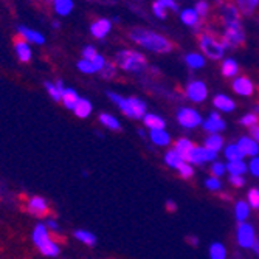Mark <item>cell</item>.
<instances>
[{"label": "cell", "instance_id": "21", "mask_svg": "<svg viewBox=\"0 0 259 259\" xmlns=\"http://www.w3.org/2000/svg\"><path fill=\"white\" fill-rule=\"evenodd\" d=\"M180 20L188 27H197L199 25V14L194 8H185L180 13Z\"/></svg>", "mask_w": 259, "mask_h": 259}, {"label": "cell", "instance_id": "12", "mask_svg": "<svg viewBox=\"0 0 259 259\" xmlns=\"http://www.w3.org/2000/svg\"><path fill=\"white\" fill-rule=\"evenodd\" d=\"M202 126H203V131L208 132L209 135L211 134H219V132H222L225 129V121L221 118V115L218 112H211Z\"/></svg>", "mask_w": 259, "mask_h": 259}, {"label": "cell", "instance_id": "58", "mask_svg": "<svg viewBox=\"0 0 259 259\" xmlns=\"http://www.w3.org/2000/svg\"><path fill=\"white\" fill-rule=\"evenodd\" d=\"M59 27H61L59 22H53V28H59Z\"/></svg>", "mask_w": 259, "mask_h": 259}, {"label": "cell", "instance_id": "6", "mask_svg": "<svg viewBox=\"0 0 259 259\" xmlns=\"http://www.w3.org/2000/svg\"><path fill=\"white\" fill-rule=\"evenodd\" d=\"M244 40H245V34H244L241 23L239 22L227 23L224 39H222V44H224L225 49H234V47L241 45Z\"/></svg>", "mask_w": 259, "mask_h": 259}, {"label": "cell", "instance_id": "52", "mask_svg": "<svg viewBox=\"0 0 259 259\" xmlns=\"http://www.w3.org/2000/svg\"><path fill=\"white\" fill-rule=\"evenodd\" d=\"M250 134H251V138L256 141V143H259V126L257 124L250 127Z\"/></svg>", "mask_w": 259, "mask_h": 259}, {"label": "cell", "instance_id": "48", "mask_svg": "<svg viewBox=\"0 0 259 259\" xmlns=\"http://www.w3.org/2000/svg\"><path fill=\"white\" fill-rule=\"evenodd\" d=\"M208 8H209V5H208L206 2H203V0H200V2H197V4H196V7H194V10L197 11L199 17H203V16H206V13H208Z\"/></svg>", "mask_w": 259, "mask_h": 259}, {"label": "cell", "instance_id": "41", "mask_svg": "<svg viewBox=\"0 0 259 259\" xmlns=\"http://www.w3.org/2000/svg\"><path fill=\"white\" fill-rule=\"evenodd\" d=\"M205 186L208 188L209 191H219L221 188H222V182H221V179L211 176V177H208L205 180Z\"/></svg>", "mask_w": 259, "mask_h": 259}, {"label": "cell", "instance_id": "27", "mask_svg": "<svg viewBox=\"0 0 259 259\" xmlns=\"http://www.w3.org/2000/svg\"><path fill=\"white\" fill-rule=\"evenodd\" d=\"M205 56L200 55V53H188L185 56V62L190 68H194V70H199L205 65Z\"/></svg>", "mask_w": 259, "mask_h": 259}, {"label": "cell", "instance_id": "28", "mask_svg": "<svg viewBox=\"0 0 259 259\" xmlns=\"http://www.w3.org/2000/svg\"><path fill=\"white\" fill-rule=\"evenodd\" d=\"M193 148H194V145H193L191 140H188V138H179L176 141V148L174 149L183 157V160H186L188 154L193 151Z\"/></svg>", "mask_w": 259, "mask_h": 259}, {"label": "cell", "instance_id": "36", "mask_svg": "<svg viewBox=\"0 0 259 259\" xmlns=\"http://www.w3.org/2000/svg\"><path fill=\"white\" fill-rule=\"evenodd\" d=\"M28 208L34 214H44L47 211V202L42 197H33L28 203Z\"/></svg>", "mask_w": 259, "mask_h": 259}, {"label": "cell", "instance_id": "18", "mask_svg": "<svg viewBox=\"0 0 259 259\" xmlns=\"http://www.w3.org/2000/svg\"><path fill=\"white\" fill-rule=\"evenodd\" d=\"M19 33H20V36H22L23 39H25L27 42L37 44V45H40V44L45 42V37H44L39 31L30 30V28H27V27H19Z\"/></svg>", "mask_w": 259, "mask_h": 259}, {"label": "cell", "instance_id": "1", "mask_svg": "<svg viewBox=\"0 0 259 259\" xmlns=\"http://www.w3.org/2000/svg\"><path fill=\"white\" fill-rule=\"evenodd\" d=\"M131 39L135 44L145 47L146 50L154 53H169L172 50V45L166 37H163L161 34H157L151 30L134 28L131 31Z\"/></svg>", "mask_w": 259, "mask_h": 259}, {"label": "cell", "instance_id": "4", "mask_svg": "<svg viewBox=\"0 0 259 259\" xmlns=\"http://www.w3.org/2000/svg\"><path fill=\"white\" fill-rule=\"evenodd\" d=\"M116 64L120 68L131 73H140L146 68V58L134 50H123L116 55Z\"/></svg>", "mask_w": 259, "mask_h": 259}, {"label": "cell", "instance_id": "42", "mask_svg": "<svg viewBox=\"0 0 259 259\" xmlns=\"http://www.w3.org/2000/svg\"><path fill=\"white\" fill-rule=\"evenodd\" d=\"M179 172H180V176H182L183 179H191V177L194 176L193 164H191V163H188V161L182 163V166L179 168Z\"/></svg>", "mask_w": 259, "mask_h": 259}, {"label": "cell", "instance_id": "20", "mask_svg": "<svg viewBox=\"0 0 259 259\" xmlns=\"http://www.w3.org/2000/svg\"><path fill=\"white\" fill-rule=\"evenodd\" d=\"M221 72H222V75L227 76V78H234V76L238 75V72H239V65H238V62L234 61L233 58H227V59H224V62H222Z\"/></svg>", "mask_w": 259, "mask_h": 259}, {"label": "cell", "instance_id": "2", "mask_svg": "<svg viewBox=\"0 0 259 259\" xmlns=\"http://www.w3.org/2000/svg\"><path fill=\"white\" fill-rule=\"evenodd\" d=\"M107 97L110 98V101H113L116 106L120 107V110L129 116V118H143L146 115V104L145 101H141L137 97H131V98H123L120 97L118 93H113V92H107Z\"/></svg>", "mask_w": 259, "mask_h": 259}, {"label": "cell", "instance_id": "59", "mask_svg": "<svg viewBox=\"0 0 259 259\" xmlns=\"http://www.w3.org/2000/svg\"><path fill=\"white\" fill-rule=\"evenodd\" d=\"M254 112H256V113H259V106H256V107H254Z\"/></svg>", "mask_w": 259, "mask_h": 259}, {"label": "cell", "instance_id": "16", "mask_svg": "<svg viewBox=\"0 0 259 259\" xmlns=\"http://www.w3.org/2000/svg\"><path fill=\"white\" fill-rule=\"evenodd\" d=\"M213 104H214V107H216L218 110H222V112H233L234 107H236L234 101H233L230 97L224 95V93H219V95L214 97Z\"/></svg>", "mask_w": 259, "mask_h": 259}, {"label": "cell", "instance_id": "26", "mask_svg": "<svg viewBox=\"0 0 259 259\" xmlns=\"http://www.w3.org/2000/svg\"><path fill=\"white\" fill-rule=\"evenodd\" d=\"M164 163H166L169 168L179 169L182 166V163H185V160L176 149H171V151H168L166 154H164Z\"/></svg>", "mask_w": 259, "mask_h": 259}, {"label": "cell", "instance_id": "9", "mask_svg": "<svg viewBox=\"0 0 259 259\" xmlns=\"http://www.w3.org/2000/svg\"><path fill=\"white\" fill-rule=\"evenodd\" d=\"M236 239H238V244L242 248H253V245L256 242L254 228L250 224H247V222L239 224L238 230H236Z\"/></svg>", "mask_w": 259, "mask_h": 259}, {"label": "cell", "instance_id": "30", "mask_svg": "<svg viewBox=\"0 0 259 259\" xmlns=\"http://www.w3.org/2000/svg\"><path fill=\"white\" fill-rule=\"evenodd\" d=\"M92 109H93L92 103L89 100H85V98H81L73 112H75V115L78 116V118H87V116L92 113Z\"/></svg>", "mask_w": 259, "mask_h": 259}, {"label": "cell", "instance_id": "47", "mask_svg": "<svg viewBox=\"0 0 259 259\" xmlns=\"http://www.w3.org/2000/svg\"><path fill=\"white\" fill-rule=\"evenodd\" d=\"M248 171L251 176L254 177H259V155L257 157H253L248 163Z\"/></svg>", "mask_w": 259, "mask_h": 259}, {"label": "cell", "instance_id": "10", "mask_svg": "<svg viewBox=\"0 0 259 259\" xmlns=\"http://www.w3.org/2000/svg\"><path fill=\"white\" fill-rule=\"evenodd\" d=\"M208 97V89L203 81H191L186 85V98L193 103H202Z\"/></svg>", "mask_w": 259, "mask_h": 259}, {"label": "cell", "instance_id": "8", "mask_svg": "<svg viewBox=\"0 0 259 259\" xmlns=\"http://www.w3.org/2000/svg\"><path fill=\"white\" fill-rule=\"evenodd\" d=\"M216 158H218V152L209 151L205 146H194L193 151L188 154V157H186L185 161L200 166V164H203L206 161H216Z\"/></svg>", "mask_w": 259, "mask_h": 259}, {"label": "cell", "instance_id": "15", "mask_svg": "<svg viewBox=\"0 0 259 259\" xmlns=\"http://www.w3.org/2000/svg\"><path fill=\"white\" fill-rule=\"evenodd\" d=\"M110 28H112V22L109 19H100V20L93 22L90 25V33L97 39H103V37L107 36Z\"/></svg>", "mask_w": 259, "mask_h": 259}, {"label": "cell", "instance_id": "56", "mask_svg": "<svg viewBox=\"0 0 259 259\" xmlns=\"http://www.w3.org/2000/svg\"><path fill=\"white\" fill-rule=\"evenodd\" d=\"M253 250L256 251V253H259V241L256 239V242H254V245H253Z\"/></svg>", "mask_w": 259, "mask_h": 259}, {"label": "cell", "instance_id": "29", "mask_svg": "<svg viewBox=\"0 0 259 259\" xmlns=\"http://www.w3.org/2000/svg\"><path fill=\"white\" fill-rule=\"evenodd\" d=\"M224 154H225V158L228 161H238V160H242L244 158V154L242 151L239 149L238 143H231L228 145L225 149H224Z\"/></svg>", "mask_w": 259, "mask_h": 259}, {"label": "cell", "instance_id": "38", "mask_svg": "<svg viewBox=\"0 0 259 259\" xmlns=\"http://www.w3.org/2000/svg\"><path fill=\"white\" fill-rule=\"evenodd\" d=\"M247 203L250 205V208L259 209V190L257 188H251L247 194Z\"/></svg>", "mask_w": 259, "mask_h": 259}, {"label": "cell", "instance_id": "53", "mask_svg": "<svg viewBox=\"0 0 259 259\" xmlns=\"http://www.w3.org/2000/svg\"><path fill=\"white\" fill-rule=\"evenodd\" d=\"M166 206H168L169 211H176V209H177V205H176V202H172V200H168V202H166Z\"/></svg>", "mask_w": 259, "mask_h": 259}, {"label": "cell", "instance_id": "40", "mask_svg": "<svg viewBox=\"0 0 259 259\" xmlns=\"http://www.w3.org/2000/svg\"><path fill=\"white\" fill-rule=\"evenodd\" d=\"M152 10H154V14L158 17V19H166V7L163 5V0H155V2L152 4Z\"/></svg>", "mask_w": 259, "mask_h": 259}, {"label": "cell", "instance_id": "5", "mask_svg": "<svg viewBox=\"0 0 259 259\" xmlns=\"http://www.w3.org/2000/svg\"><path fill=\"white\" fill-rule=\"evenodd\" d=\"M199 44H200V49L206 58L214 59V61L222 59V56L225 53V47L222 42L216 40L211 34H202L199 39Z\"/></svg>", "mask_w": 259, "mask_h": 259}, {"label": "cell", "instance_id": "13", "mask_svg": "<svg viewBox=\"0 0 259 259\" xmlns=\"http://www.w3.org/2000/svg\"><path fill=\"white\" fill-rule=\"evenodd\" d=\"M231 87H233L234 93H238V95H241V97H251L253 92H254V85H253V82L247 76L234 78Z\"/></svg>", "mask_w": 259, "mask_h": 259}, {"label": "cell", "instance_id": "51", "mask_svg": "<svg viewBox=\"0 0 259 259\" xmlns=\"http://www.w3.org/2000/svg\"><path fill=\"white\" fill-rule=\"evenodd\" d=\"M163 5L166 7V10H171V11H177L179 10V5L172 0H163Z\"/></svg>", "mask_w": 259, "mask_h": 259}, {"label": "cell", "instance_id": "24", "mask_svg": "<svg viewBox=\"0 0 259 259\" xmlns=\"http://www.w3.org/2000/svg\"><path fill=\"white\" fill-rule=\"evenodd\" d=\"M250 216V205L244 200H239L234 205V218L239 224H244L247 221V218Z\"/></svg>", "mask_w": 259, "mask_h": 259}, {"label": "cell", "instance_id": "23", "mask_svg": "<svg viewBox=\"0 0 259 259\" xmlns=\"http://www.w3.org/2000/svg\"><path fill=\"white\" fill-rule=\"evenodd\" d=\"M79 100L81 98L78 97V93L73 89H65L64 93H62V104L67 109H70V110H75V107H76Z\"/></svg>", "mask_w": 259, "mask_h": 259}, {"label": "cell", "instance_id": "33", "mask_svg": "<svg viewBox=\"0 0 259 259\" xmlns=\"http://www.w3.org/2000/svg\"><path fill=\"white\" fill-rule=\"evenodd\" d=\"M100 121H101V124H104L110 131H120L121 129V124H120L118 118H115V116L110 115V113H101L100 115Z\"/></svg>", "mask_w": 259, "mask_h": 259}, {"label": "cell", "instance_id": "54", "mask_svg": "<svg viewBox=\"0 0 259 259\" xmlns=\"http://www.w3.org/2000/svg\"><path fill=\"white\" fill-rule=\"evenodd\" d=\"M47 227H49V228H52V230H58V224L56 222H53V221H49V224H47Z\"/></svg>", "mask_w": 259, "mask_h": 259}, {"label": "cell", "instance_id": "14", "mask_svg": "<svg viewBox=\"0 0 259 259\" xmlns=\"http://www.w3.org/2000/svg\"><path fill=\"white\" fill-rule=\"evenodd\" d=\"M238 146L242 151L244 157H257L259 155V143L251 138V137H241L238 141Z\"/></svg>", "mask_w": 259, "mask_h": 259}, {"label": "cell", "instance_id": "32", "mask_svg": "<svg viewBox=\"0 0 259 259\" xmlns=\"http://www.w3.org/2000/svg\"><path fill=\"white\" fill-rule=\"evenodd\" d=\"M208 254H209V259H225L227 257L225 245L221 242H213L208 248Z\"/></svg>", "mask_w": 259, "mask_h": 259}, {"label": "cell", "instance_id": "3", "mask_svg": "<svg viewBox=\"0 0 259 259\" xmlns=\"http://www.w3.org/2000/svg\"><path fill=\"white\" fill-rule=\"evenodd\" d=\"M33 241L36 244V247L39 248V251L49 257H55L59 254V247L56 242H53L49 236V230L44 224H37L34 227L33 231Z\"/></svg>", "mask_w": 259, "mask_h": 259}, {"label": "cell", "instance_id": "46", "mask_svg": "<svg viewBox=\"0 0 259 259\" xmlns=\"http://www.w3.org/2000/svg\"><path fill=\"white\" fill-rule=\"evenodd\" d=\"M97 56H98V52L95 50V47H92V45H87L85 49L82 50V59L92 61V59H95Z\"/></svg>", "mask_w": 259, "mask_h": 259}, {"label": "cell", "instance_id": "55", "mask_svg": "<svg viewBox=\"0 0 259 259\" xmlns=\"http://www.w3.org/2000/svg\"><path fill=\"white\" fill-rule=\"evenodd\" d=\"M56 87H58V90H59L61 93H64V90H65V89H64V84H62V81H58V82H56Z\"/></svg>", "mask_w": 259, "mask_h": 259}, {"label": "cell", "instance_id": "49", "mask_svg": "<svg viewBox=\"0 0 259 259\" xmlns=\"http://www.w3.org/2000/svg\"><path fill=\"white\" fill-rule=\"evenodd\" d=\"M103 78H106V79H109V78H112L113 75H115V67L112 65V64H106V67L101 70V73H100Z\"/></svg>", "mask_w": 259, "mask_h": 259}, {"label": "cell", "instance_id": "7", "mask_svg": "<svg viewBox=\"0 0 259 259\" xmlns=\"http://www.w3.org/2000/svg\"><path fill=\"white\" fill-rule=\"evenodd\" d=\"M177 121L185 129H194L200 124H203L202 116L196 109L191 107H182L177 112Z\"/></svg>", "mask_w": 259, "mask_h": 259}, {"label": "cell", "instance_id": "39", "mask_svg": "<svg viewBox=\"0 0 259 259\" xmlns=\"http://www.w3.org/2000/svg\"><path fill=\"white\" fill-rule=\"evenodd\" d=\"M209 171H211V176L219 179V177H222V176L227 172V164H224L222 161H213V164H211Z\"/></svg>", "mask_w": 259, "mask_h": 259}, {"label": "cell", "instance_id": "11", "mask_svg": "<svg viewBox=\"0 0 259 259\" xmlns=\"http://www.w3.org/2000/svg\"><path fill=\"white\" fill-rule=\"evenodd\" d=\"M106 59L98 55L95 59H92V61H87V59H81L78 62V68H79V72L82 73H87V75H92V73H101V70L106 67Z\"/></svg>", "mask_w": 259, "mask_h": 259}, {"label": "cell", "instance_id": "45", "mask_svg": "<svg viewBox=\"0 0 259 259\" xmlns=\"http://www.w3.org/2000/svg\"><path fill=\"white\" fill-rule=\"evenodd\" d=\"M241 124L242 126H248V127H253L257 124V115L256 113H247L241 118Z\"/></svg>", "mask_w": 259, "mask_h": 259}, {"label": "cell", "instance_id": "57", "mask_svg": "<svg viewBox=\"0 0 259 259\" xmlns=\"http://www.w3.org/2000/svg\"><path fill=\"white\" fill-rule=\"evenodd\" d=\"M188 241H190V242H191L193 245H196V244L199 242V239H197V238H188Z\"/></svg>", "mask_w": 259, "mask_h": 259}, {"label": "cell", "instance_id": "25", "mask_svg": "<svg viewBox=\"0 0 259 259\" xmlns=\"http://www.w3.org/2000/svg\"><path fill=\"white\" fill-rule=\"evenodd\" d=\"M227 171L230 172V176H244L248 171V164L244 160L228 161L227 163Z\"/></svg>", "mask_w": 259, "mask_h": 259}, {"label": "cell", "instance_id": "35", "mask_svg": "<svg viewBox=\"0 0 259 259\" xmlns=\"http://www.w3.org/2000/svg\"><path fill=\"white\" fill-rule=\"evenodd\" d=\"M75 238L79 242L85 244V245H95L97 244V236H95V234L90 233V231H85V230H76L75 231Z\"/></svg>", "mask_w": 259, "mask_h": 259}, {"label": "cell", "instance_id": "50", "mask_svg": "<svg viewBox=\"0 0 259 259\" xmlns=\"http://www.w3.org/2000/svg\"><path fill=\"white\" fill-rule=\"evenodd\" d=\"M230 183L233 186H236V188H241V186H244L245 179L242 176H230Z\"/></svg>", "mask_w": 259, "mask_h": 259}, {"label": "cell", "instance_id": "34", "mask_svg": "<svg viewBox=\"0 0 259 259\" xmlns=\"http://www.w3.org/2000/svg\"><path fill=\"white\" fill-rule=\"evenodd\" d=\"M73 7L75 4L72 0H56L55 2V10L59 16H68L73 11Z\"/></svg>", "mask_w": 259, "mask_h": 259}, {"label": "cell", "instance_id": "44", "mask_svg": "<svg viewBox=\"0 0 259 259\" xmlns=\"http://www.w3.org/2000/svg\"><path fill=\"white\" fill-rule=\"evenodd\" d=\"M45 89L49 90V93L52 95V98L55 101H62V93L58 90L56 84H52V82H45Z\"/></svg>", "mask_w": 259, "mask_h": 259}, {"label": "cell", "instance_id": "37", "mask_svg": "<svg viewBox=\"0 0 259 259\" xmlns=\"http://www.w3.org/2000/svg\"><path fill=\"white\" fill-rule=\"evenodd\" d=\"M224 22L227 23H233V22H239V10L236 7H228L227 10H224Z\"/></svg>", "mask_w": 259, "mask_h": 259}, {"label": "cell", "instance_id": "22", "mask_svg": "<svg viewBox=\"0 0 259 259\" xmlns=\"http://www.w3.org/2000/svg\"><path fill=\"white\" fill-rule=\"evenodd\" d=\"M143 123L146 127H149L151 131H160L164 129V120L161 116L155 115V113H146L143 116Z\"/></svg>", "mask_w": 259, "mask_h": 259}, {"label": "cell", "instance_id": "19", "mask_svg": "<svg viewBox=\"0 0 259 259\" xmlns=\"http://www.w3.org/2000/svg\"><path fill=\"white\" fill-rule=\"evenodd\" d=\"M203 146L209 151L219 152V151H222V146H224V137L221 134H211L205 138Z\"/></svg>", "mask_w": 259, "mask_h": 259}, {"label": "cell", "instance_id": "17", "mask_svg": "<svg viewBox=\"0 0 259 259\" xmlns=\"http://www.w3.org/2000/svg\"><path fill=\"white\" fill-rule=\"evenodd\" d=\"M149 138L151 141L155 145V146H168L171 143V137L169 134L164 131V129H160V131H151L149 134Z\"/></svg>", "mask_w": 259, "mask_h": 259}, {"label": "cell", "instance_id": "31", "mask_svg": "<svg viewBox=\"0 0 259 259\" xmlns=\"http://www.w3.org/2000/svg\"><path fill=\"white\" fill-rule=\"evenodd\" d=\"M16 53H17V56H19V59L22 62L30 61L31 59V49H30L28 42H23V40L16 42Z\"/></svg>", "mask_w": 259, "mask_h": 259}, {"label": "cell", "instance_id": "43", "mask_svg": "<svg viewBox=\"0 0 259 259\" xmlns=\"http://www.w3.org/2000/svg\"><path fill=\"white\" fill-rule=\"evenodd\" d=\"M238 5H239L241 11L244 14H251L253 10L259 5V2H257V0H250V2H244V0H242V2H239Z\"/></svg>", "mask_w": 259, "mask_h": 259}]
</instances>
